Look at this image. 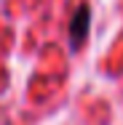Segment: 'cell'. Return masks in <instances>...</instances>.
<instances>
[{"label": "cell", "instance_id": "1", "mask_svg": "<svg viewBox=\"0 0 123 125\" xmlns=\"http://www.w3.org/2000/svg\"><path fill=\"white\" fill-rule=\"evenodd\" d=\"M88 21H91V11H88V5H80L72 13V19H70V43H72V48H78L86 40Z\"/></svg>", "mask_w": 123, "mask_h": 125}]
</instances>
